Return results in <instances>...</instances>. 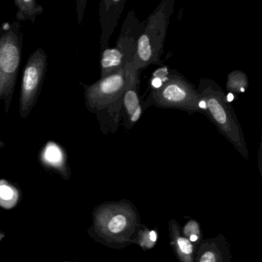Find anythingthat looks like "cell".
<instances>
[{"instance_id": "1", "label": "cell", "mask_w": 262, "mask_h": 262, "mask_svg": "<svg viewBox=\"0 0 262 262\" xmlns=\"http://www.w3.org/2000/svg\"><path fill=\"white\" fill-rule=\"evenodd\" d=\"M133 67L131 62L115 74L83 85L85 107L96 115L101 131L106 136L116 134L120 126L122 100Z\"/></svg>"}, {"instance_id": "2", "label": "cell", "mask_w": 262, "mask_h": 262, "mask_svg": "<svg viewBox=\"0 0 262 262\" xmlns=\"http://www.w3.org/2000/svg\"><path fill=\"white\" fill-rule=\"evenodd\" d=\"M197 90L205 104L207 118L242 156L248 158L245 134L225 91L215 81L207 78L199 80Z\"/></svg>"}, {"instance_id": "3", "label": "cell", "mask_w": 262, "mask_h": 262, "mask_svg": "<svg viewBox=\"0 0 262 262\" xmlns=\"http://www.w3.org/2000/svg\"><path fill=\"white\" fill-rule=\"evenodd\" d=\"M174 4L176 0H162L145 19L133 59V69L136 71L141 72L151 65L163 66L161 57Z\"/></svg>"}, {"instance_id": "4", "label": "cell", "mask_w": 262, "mask_h": 262, "mask_svg": "<svg viewBox=\"0 0 262 262\" xmlns=\"http://www.w3.org/2000/svg\"><path fill=\"white\" fill-rule=\"evenodd\" d=\"M143 106L145 111L150 106H156L202 113L207 117L205 104L197 88L176 70L167 71L159 87L150 88Z\"/></svg>"}, {"instance_id": "5", "label": "cell", "mask_w": 262, "mask_h": 262, "mask_svg": "<svg viewBox=\"0 0 262 262\" xmlns=\"http://www.w3.org/2000/svg\"><path fill=\"white\" fill-rule=\"evenodd\" d=\"M23 34L19 22L7 24L0 33V101L7 113L14 95L22 57Z\"/></svg>"}, {"instance_id": "6", "label": "cell", "mask_w": 262, "mask_h": 262, "mask_svg": "<svg viewBox=\"0 0 262 262\" xmlns=\"http://www.w3.org/2000/svg\"><path fill=\"white\" fill-rule=\"evenodd\" d=\"M145 20H139L135 10H130L122 24L114 48L101 51L100 79L111 76L133 62L139 36L145 27Z\"/></svg>"}, {"instance_id": "7", "label": "cell", "mask_w": 262, "mask_h": 262, "mask_svg": "<svg viewBox=\"0 0 262 262\" xmlns=\"http://www.w3.org/2000/svg\"><path fill=\"white\" fill-rule=\"evenodd\" d=\"M47 71V53L43 49H36L29 57L23 73L19 101V113L22 119H27L36 106Z\"/></svg>"}, {"instance_id": "8", "label": "cell", "mask_w": 262, "mask_h": 262, "mask_svg": "<svg viewBox=\"0 0 262 262\" xmlns=\"http://www.w3.org/2000/svg\"><path fill=\"white\" fill-rule=\"evenodd\" d=\"M139 83L140 72L136 71L133 67L128 74L120 114V125L125 131L133 128L140 120L145 112L143 100L139 95Z\"/></svg>"}, {"instance_id": "9", "label": "cell", "mask_w": 262, "mask_h": 262, "mask_svg": "<svg viewBox=\"0 0 262 262\" xmlns=\"http://www.w3.org/2000/svg\"><path fill=\"white\" fill-rule=\"evenodd\" d=\"M125 0H102L99 5V20L102 34L100 36L101 51L108 47V42L119 24L125 9Z\"/></svg>"}, {"instance_id": "10", "label": "cell", "mask_w": 262, "mask_h": 262, "mask_svg": "<svg viewBox=\"0 0 262 262\" xmlns=\"http://www.w3.org/2000/svg\"><path fill=\"white\" fill-rule=\"evenodd\" d=\"M15 6L17 8L16 21L30 20L35 24L36 18L43 13V7L35 0H15Z\"/></svg>"}, {"instance_id": "11", "label": "cell", "mask_w": 262, "mask_h": 262, "mask_svg": "<svg viewBox=\"0 0 262 262\" xmlns=\"http://www.w3.org/2000/svg\"><path fill=\"white\" fill-rule=\"evenodd\" d=\"M225 86L228 93L235 95L242 94L249 86L248 76L242 70H233L228 74Z\"/></svg>"}, {"instance_id": "12", "label": "cell", "mask_w": 262, "mask_h": 262, "mask_svg": "<svg viewBox=\"0 0 262 262\" xmlns=\"http://www.w3.org/2000/svg\"><path fill=\"white\" fill-rule=\"evenodd\" d=\"M42 156L45 162L53 165H60L63 161L64 155L62 148L52 141L46 144Z\"/></svg>"}, {"instance_id": "13", "label": "cell", "mask_w": 262, "mask_h": 262, "mask_svg": "<svg viewBox=\"0 0 262 262\" xmlns=\"http://www.w3.org/2000/svg\"><path fill=\"white\" fill-rule=\"evenodd\" d=\"M127 225L126 217L122 214H118L110 220L108 228L112 233L117 234L125 229Z\"/></svg>"}, {"instance_id": "14", "label": "cell", "mask_w": 262, "mask_h": 262, "mask_svg": "<svg viewBox=\"0 0 262 262\" xmlns=\"http://www.w3.org/2000/svg\"><path fill=\"white\" fill-rule=\"evenodd\" d=\"M177 242L179 249L182 251V253L185 254H191L193 251V247L191 242L188 239L185 238V237H179Z\"/></svg>"}, {"instance_id": "15", "label": "cell", "mask_w": 262, "mask_h": 262, "mask_svg": "<svg viewBox=\"0 0 262 262\" xmlns=\"http://www.w3.org/2000/svg\"><path fill=\"white\" fill-rule=\"evenodd\" d=\"M13 191L10 187L2 185L0 186V197L4 199H10L13 197Z\"/></svg>"}, {"instance_id": "16", "label": "cell", "mask_w": 262, "mask_h": 262, "mask_svg": "<svg viewBox=\"0 0 262 262\" xmlns=\"http://www.w3.org/2000/svg\"><path fill=\"white\" fill-rule=\"evenodd\" d=\"M200 262H215V256L211 251H207L201 257Z\"/></svg>"}, {"instance_id": "17", "label": "cell", "mask_w": 262, "mask_h": 262, "mask_svg": "<svg viewBox=\"0 0 262 262\" xmlns=\"http://www.w3.org/2000/svg\"><path fill=\"white\" fill-rule=\"evenodd\" d=\"M199 232V227H198L197 224L194 222H191V223L188 224L185 228V234H190L191 235V232Z\"/></svg>"}, {"instance_id": "18", "label": "cell", "mask_w": 262, "mask_h": 262, "mask_svg": "<svg viewBox=\"0 0 262 262\" xmlns=\"http://www.w3.org/2000/svg\"><path fill=\"white\" fill-rule=\"evenodd\" d=\"M150 236V240L151 242H155L156 240H157V234H156V231H151L149 234Z\"/></svg>"}, {"instance_id": "19", "label": "cell", "mask_w": 262, "mask_h": 262, "mask_svg": "<svg viewBox=\"0 0 262 262\" xmlns=\"http://www.w3.org/2000/svg\"><path fill=\"white\" fill-rule=\"evenodd\" d=\"M197 239L198 236L196 234H191L190 236V242H195V241H197Z\"/></svg>"}, {"instance_id": "20", "label": "cell", "mask_w": 262, "mask_h": 262, "mask_svg": "<svg viewBox=\"0 0 262 262\" xmlns=\"http://www.w3.org/2000/svg\"><path fill=\"white\" fill-rule=\"evenodd\" d=\"M4 145H5V144H4V142H3L2 139H1V137H0V148H2L4 146Z\"/></svg>"}]
</instances>
